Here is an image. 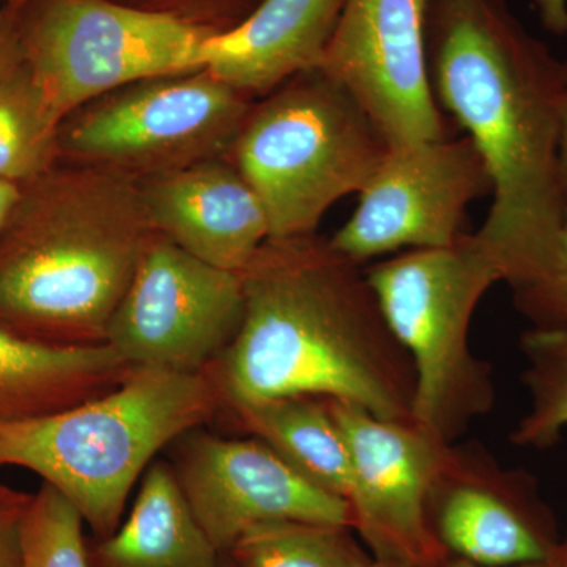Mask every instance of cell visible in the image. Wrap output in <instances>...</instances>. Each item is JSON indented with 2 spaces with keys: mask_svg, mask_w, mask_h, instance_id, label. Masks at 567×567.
I'll list each match as a JSON object with an SVG mask.
<instances>
[{
  "mask_svg": "<svg viewBox=\"0 0 567 567\" xmlns=\"http://www.w3.org/2000/svg\"><path fill=\"white\" fill-rule=\"evenodd\" d=\"M425 51L440 110L475 142L491 174L494 203L477 237L511 289L532 281L554 259L566 219L567 61L505 0H431Z\"/></svg>",
  "mask_w": 567,
  "mask_h": 567,
  "instance_id": "cell-1",
  "label": "cell"
},
{
  "mask_svg": "<svg viewBox=\"0 0 567 567\" xmlns=\"http://www.w3.org/2000/svg\"><path fill=\"white\" fill-rule=\"evenodd\" d=\"M240 275L244 322L205 371L221 415L308 395L412 420V363L360 264L312 234L268 238Z\"/></svg>",
  "mask_w": 567,
  "mask_h": 567,
  "instance_id": "cell-2",
  "label": "cell"
},
{
  "mask_svg": "<svg viewBox=\"0 0 567 567\" xmlns=\"http://www.w3.org/2000/svg\"><path fill=\"white\" fill-rule=\"evenodd\" d=\"M153 229L126 175L59 163L21 186L0 230V327L100 346Z\"/></svg>",
  "mask_w": 567,
  "mask_h": 567,
  "instance_id": "cell-3",
  "label": "cell"
},
{
  "mask_svg": "<svg viewBox=\"0 0 567 567\" xmlns=\"http://www.w3.org/2000/svg\"><path fill=\"white\" fill-rule=\"evenodd\" d=\"M218 415L221 399L207 372L133 368L121 385L81 404L0 423V468L35 473L93 537H106L156 454Z\"/></svg>",
  "mask_w": 567,
  "mask_h": 567,
  "instance_id": "cell-4",
  "label": "cell"
},
{
  "mask_svg": "<svg viewBox=\"0 0 567 567\" xmlns=\"http://www.w3.org/2000/svg\"><path fill=\"white\" fill-rule=\"evenodd\" d=\"M390 152L368 112L320 69L254 102L229 158L259 196L270 238L316 234L331 205L365 182Z\"/></svg>",
  "mask_w": 567,
  "mask_h": 567,
  "instance_id": "cell-5",
  "label": "cell"
},
{
  "mask_svg": "<svg viewBox=\"0 0 567 567\" xmlns=\"http://www.w3.org/2000/svg\"><path fill=\"white\" fill-rule=\"evenodd\" d=\"M364 275L412 363V420L453 445L494 405L491 365L473 354L468 333L481 298L503 281L495 257L477 234H462L453 245L409 249Z\"/></svg>",
  "mask_w": 567,
  "mask_h": 567,
  "instance_id": "cell-6",
  "label": "cell"
},
{
  "mask_svg": "<svg viewBox=\"0 0 567 567\" xmlns=\"http://www.w3.org/2000/svg\"><path fill=\"white\" fill-rule=\"evenodd\" d=\"M14 13L22 62L59 123L133 82L205 69L215 37L118 0H31Z\"/></svg>",
  "mask_w": 567,
  "mask_h": 567,
  "instance_id": "cell-7",
  "label": "cell"
},
{
  "mask_svg": "<svg viewBox=\"0 0 567 567\" xmlns=\"http://www.w3.org/2000/svg\"><path fill=\"white\" fill-rule=\"evenodd\" d=\"M252 104L207 69L133 82L61 123V163L142 181L226 156Z\"/></svg>",
  "mask_w": 567,
  "mask_h": 567,
  "instance_id": "cell-8",
  "label": "cell"
},
{
  "mask_svg": "<svg viewBox=\"0 0 567 567\" xmlns=\"http://www.w3.org/2000/svg\"><path fill=\"white\" fill-rule=\"evenodd\" d=\"M244 316L240 274L213 267L153 230L104 344L132 368L200 374L233 344Z\"/></svg>",
  "mask_w": 567,
  "mask_h": 567,
  "instance_id": "cell-9",
  "label": "cell"
},
{
  "mask_svg": "<svg viewBox=\"0 0 567 567\" xmlns=\"http://www.w3.org/2000/svg\"><path fill=\"white\" fill-rule=\"evenodd\" d=\"M492 189L486 162L466 134L393 147L330 241L360 265L401 249L453 245L465 234L468 205Z\"/></svg>",
  "mask_w": 567,
  "mask_h": 567,
  "instance_id": "cell-10",
  "label": "cell"
},
{
  "mask_svg": "<svg viewBox=\"0 0 567 567\" xmlns=\"http://www.w3.org/2000/svg\"><path fill=\"white\" fill-rule=\"evenodd\" d=\"M327 404L349 447L354 535L380 565H439L447 554L432 535L427 505L450 445L413 420H385L331 399Z\"/></svg>",
  "mask_w": 567,
  "mask_h": 567,
  "instance_id": "cell-11",
  "label": "cell"
},
{
  "mask_svg": "<svg viewBox=\"0 0 567 567\" xmlns=\"http://www.w3.org/2000/svg\"><path fill=\"white\" fill-rule=\"evenodd\" d=\"M431 0H346L319 69L368 112L390 148L453 136L429 76Z\"/></svg>",
  "mask_w": 567,
  "mask_h": 567,
  "instance_id": "cell-12",
  "label": "cell"
},
{
  "mask_svg": "<svg viewBox=\"0 0 567 567\" xmlns=\"http://www.w3.org/2000/svg\"><path fill=\"white\" fill-rule=\"evenodd\" d=\"M171 446L169 464L183 495L219 554L265 522L352 528V511L344 499L309 483L254 436L226 439L197 427Z\"/></svg>",
  "mask_w": 567,
  "mask_h": 567,
  "instance_id": "cell-13",
  "label": "cell"
},
{
  "mask_svg": "<svg viewBox=\"0 0 567 567\" xmlns=\"http://www.w3.org/2000/svg\"><path fill=\"white\" fill-rule=\"evenodd\" d=\"M429 524L450 557L481 566L557 563V522L532 477L450 445L429 495Z\"/></svg>",
  "mask_w": 567,
  "mask_h": 567,
  "instance_id": "cell-14",
  "label": "cell"
},
{
  "mask_svg": "<svg viewBox=\"0 0 567 567\" xmlns=\"http://www.w3.org/2000/svg\"><path fill=\"white\" fill-rule=\"evenodd\" d=\"M137 185L152 229L213 267L241 274L270 238L264 205L229 155Z\"/></svg>",
  "mask_w": 567,
  "mask_h": 567,
  "instance_id": "cell-15",
  "label": "cell"
},
{
  "mask_svg": "<svg viewBox=\"0 0 567 567\" xmlns=\"http://www.w3.org/2000/svg\"><path fill=\"white\" fill-rule=\"evenodd\" d=\"M346 0H262L233 31L212 37L205 69L251 99L319 69Z\"/></svg>",
  "mask_w": 567,
  "mask_h": 567,
  "instance_id": "cell-16",
  "label": "cell"
},
{
  "mask_svg": "<svg viewBox=\"0 0 567 567\" xmlns=\"http://www.w3.org/2000/svg\"><path fill=\"white\" fill-rule=\"evenodd\" d=\"M110 346H51L0 327V423L61 412L132 372Z\"/></svg>",
  "mask_w": 567,
  "mask_h": 567,
  "instance_id": "cell-17",
  "label": "cell"
},
{
  "mask_svg": "<svg viewBox=\"0 0 567 567\" xmlns=\"http://www.w3.org/2000/svg\"><path fill=\"white\" fill-rule=\"evenodd\" d=\"M221 559L166 461L148 466L117 529L89 539L91 567H219Z\"/></svg>",
  "mask_w": 567,
  "mask_h": 567,
  "instance_id": "cell-18",
  "label": "cell"
},
{
  "mask_svg": "<svg viewBox=\"0 0 567 567\" xmlns=\"http://www.w3.org/2000/svg\"><path fill=\"white\" fill-rule=\"evenodd\" d=\"M227 416L245 434L270 446L309 483L347 502L352 484L349 447L327 399H274L241 406Z\"/></svg>",
  "mask_w": 567,
  "mask_h": 567,
  "instance_id": "cell-19",
  "label": "cell"
},
{
  "mask_svg": "<svg viewBox=\"0 0 567 567\" xmlns=\"http://www.w3.org/2000/svg\"><path fill=\"white\" fill-rule=\"evenodd\" d=\"M61 123L24 62L0 80V182L28 185L61 163Z\"/></svg>",
  "mask_w": 567,
  "mask_h": 567,
  "instance_id": "cell-20",
  "label": "cell"
},
{
  "mask_svg": "<svg viewBox=\"0 0 567 567\" xmlns=\"http://www.w3.org/2000/svg\"><path fill=\"white\" fill-rule=\"evenodd\" d=\"M224 555L233 567H369L374 563L352 528L305 520L256 525Z\"/></svg>",
  "mask_w": 567,
  "mask_h": 567,
  "instance_id": "cell-21",
  "label": "cell"
},
{
  "mask_svg": "<svg viewBox=\"0 0 567 567\" xmlns=\"http://www.w3.org/2000/svg\"><path fill=\"white\" fill-rule=\"evenodd\" d=\"M520 347L529 410L514 429L513 442L543 450L555 445L567 425V333L532 328Z\"/></svg>",
  "mask_w": 567,
  "mask_h": 567,
  "instance_id": "cell-22",
  "label": "cell"
},
{
  "mask_svg": "<svg viewBox=\"0 0 567 567\" xmlns=\"http://www.w3.org/2000/svg\"><path fill=\"white\" fill-rule=\"evenodd\" d=\"M84 527L69 499L41 484L22 525L21 567H91Z\"/></svg>",
  "mask_w": 567,
  "mask_h": 567,
  "instance_id": "cell-23",
  "label": "cell"
},
{
  "mask_svg": "<svg viewBox=\"0 0 567 567\" xmlns=\"http://www.w3.org/2000/svg\"><path fill=\"white\" fill-rule=\"evenodd\" d=\"M514 305L533 328L567 333V212L554 259L532 281L513 287Z\"/></svg>",
  "mask_w": 567,
  "mask_h": 567,
  "instance_id": "cell-24",
  "label": "cell"
},
{
  "mask_svg": "<svg viewBox=\"0 0 567 567\" xmlns=\"http://www.w3.org/2000/svg\"><path fill=\"white\" fill-rule=\"evenodd\" d=\"M136 9L166 14L203 29V31L221 35L233 31L252 13L262 0H118Z\"/></svg>",
  "mask_w": 567,
  "mask_h": 567,
  "instance_id": "cell-25",
  "label": "cell"
},
{
  "mask_svg": "<svg viewBox=\"0 0 567 567\" xmlns=\"http://www.w3.org/2000/svg\"><path fill=\"white\" fill-rule=\"evenodd\" d=\"M32 495L0 481V567L22 565V525Z\"/></svg>",
  "mask_w": 567,
  "mask_h": 567,
  "instance_id": "cell-26",
  "label": "cell"
},
{
  "mask_svg": "<svg viewBox=\"0 0 567 567\" xmlns=\"http://www.w3.org/2000/svg\"><path fill=\"white\" fill-rule=\"evenodd\" d=\"M22 63L17 13L0 0V80Z\"/></svg>",
  "mask_w": 567,
  "mask_h": 567,
  "instance_id": "cell-27",
  "label": "cell"
},
{
  "mask_svg": "<svg viewBox=\"0 0 567 567\" xmlns=\"http://www.w3.org/2000/svg\"><path fill=\"white\" fill-rule=\"evenodd\" d=\"M533 3L548 32L567 37V0H533Z\"/></svg>",
  "mask_w": 567,
  "mask_h": 567,
  "instance_id": "cell-28",
  "label": "cell"
},
{
  "mask_svg": "<svg viewBox=\"0 0 567 567\" xmlns=\"http://www.w3.org/2000/svg\"><path fill=\"white\" fill-rule=\"evenodd\" d=\"M21 186L0 182V230L6 226L11 210L20 199Z\"/></svg>",
  "mask_w": 567,
  "mask_h": 567,
  "instance_id": "cell-29",
  "label": "cell"
},
{
  "mask_svg": "<svg viewBox=\"0 0 567 567\" xmlns=\"http://www.w3.org/2000/svg\"><path fill=\"white\" fill-rule=\"evenodd\" d=\"M435 567H492V566H481L475 565V563L465 561V559L447 557L440 561ZM502 567H559V561L557 563H535V565H518V566H502Z\"/></svg>",
  "mask_w": 567,
  "mask_h": 567,
  "instance_id": "cell-30",
  "label": "cell"
},
{
  "mask_svg": "<svg viewBox=\"0 0 567 567\" xmlns=\"http://www.w3.org/2000/svg\"><path fill=\"white\" fill-rule=\"evenodd\" d=\"M559 174H561L563 192L567 200V110L563 125L561 147H559Z\"/></svg>",
  "mask_w": 567,
  "mask_h": 567,
  "instance_id": "cell-31",
  "label": "cell"
},
{
  "mask_svg": "<svg viewBox=\"0 0 567 567\" xmlns=\"http://www.w3.org/2000/svg\"><path fill=\"white\" fill-rule=\"evenodd\" d=\"M29 2H31V0H6L7 7H9V9L13 11L21 10L22 7H24L25 3Z\"/></svg>",
  "mask_w": 567,
  "mask_h": 567,
  "instance_id": "cell-32",
  "label": "cell"
},
{
  "mask_svg": "<svg viewBox=\"0 0 567 567\" xmlns=\"http://www.w3.org/2000/svg\"><path fill=\"white\" fill-rule=\"evenodd\" d=\"M559 567H567V540L561 546V557H559Z\"/></svg>",
  "mask_w": 567,
  "mask_h": 567,
  "instance_id": "cell-33",
  "label": "cell"
},
{
  "mask_svg": "<svg viewBox=\"0 0 567 567\" xmlns=\"http://www.w3.org/2000/svg\"><path fill=\"white\" fill-rule=\"evenodd\" d=\"M219 567H233L230 566L229 559H227L226 555H223L221 565Z\"/></svg>",
  "mask_w": 567,
  "mask_h": 567,
  "instance_id": "cell-34",
  "label": "cell"
},
{
  "mask_svg": "<svg viewBox=\"0 0 567 567\" xmlns=\"http://www.w3.org/2000/svg\"><path fill=\"white\" fill-rule=\"evenodd\" d=\"M369 567H390V566L380 565V563L374 561V563H372V565H371V566H369Z\"/></svg>",
  "mask_w": 567,
  "mask_h": 567,
  "instance_id": "cell-35",
  "label": "cell"
}]
</instances>
